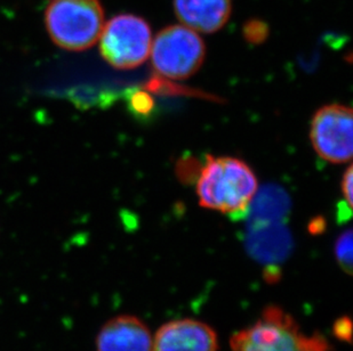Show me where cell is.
I'll return each mask as SVG.
<instances>
[{
  "label": "cell",
  "instance_id": "cell-11",
  "mask_svg": "<svg viewBox=\"0 0 353 351\" xmlns=\"http://www.w3.org/2000/svg\"><path fill=\"white\" fill-rule=\"evenodd\" d=\"M252 225L278 222L290 210V199L286 193L274 187H265L254 196L252 202Z\"/></svg>",
  "mask_w": 353,
  "mask_h": 351
},
{
  "label": "cell",
  "instance_id": "cell-8",
  "mask_svg": "<svg viewBox=\"0 0 353 351\" xmlns=\"http://www.w3.org/2000/svg\"><path fill=\"white\" fill-rule=\"evenodd\" d=\"M152 337L140 318L119 315L111 318L100 328L97 337V351H151Z\"/></svg>",
  "mask_w": 353,
  "mask_h": 351
},
{
  "label": "cell",
  "instance_id": "cell-16",
  "mask_svg": "<svg viewBox=\"0 0 353 351\" xmlns=\"http://www.w3.org/2000/svg\"><path fill=\"white\" fill-rule=\"evenodd\" d=\"M334 333L340 340L350 341L351 339V321L349 318H341L335 323Z\"/></svg>",
  "mask_w": 353,
  "mask_h": 351
},
{
  "label": "cell",
  "instance_id": "cell-2",
  "mask_svg": "<svg viewBox=\"0 0 353 351\" xmlns=\"http://www.w3.org/2000/svg\"><path fill=\"white\" fill-rule=\"evenodd\" d=\"M232 351H330L319 333L307 335L290 314L276 306L264 309L253 325L231 338Z\"/></svg>",
  "mask_w": 353,
  "mask_h": 351
},
{
  "label": "cell",
  "instance_id": "cell-15",
  "mask_svg": "<svg viewBox=\"0 0 353 351\" xmlns=\"http://www.w3.org/2000/svg\"><path fill=\"white\" fill-rule=\"evenodd\" d=\"M353 168L352 166L347 168V171L344 173L343 180H342V193H343L344 199L347 206H352V193H353Z\"/></svg>",
  "mask_w": 353,
  "mask_h": 351
},
{
  "label": "cell",
  "instance_id": "cell-7",
  "mask_svg": "<svg viewBox=\"0 0 353 351\" xmlns=\"http://www.w3.org/2000/svg\"><path fill=\"white\" fill-rule=\"evenodd\" d=\"M217 335L210 325L196 319L168 321L158 330L151 351H217Z\"/></svg>",
  "mask_w": 353,
  "mask_h": 351
},
{
  "label": "cell",
  "instance_id": "cell-3",
  "mask_svg": "<svg viewBox=\"0 0 353 351\" xmlns=\"http://www.w3.org/2000/svg\"><path fill=\"white\" fill-rule=\"evenodd\" d=\"M104 23L100 0H52L45 12L50 39L69 52H83L97 45Z\"/></svg>",
  "mask_w": 353,
  "mask_h": 351
},
{
  "label": "cell",
  "instance_id": "cell-14",
  "mask_svg": "<svg viewBox=\"0 0 353 351\" xmlns=\"http://www.w3.org/2000/svg\"><path fill=\"white\" fill-rule=\"evenodd\" d=\"M130 105L135 112L145 114V113L150 112L154 103L148 94L143 93V92H137L130 97Z\"/></svg>",
  "mask_w": 353,
  "mask_h": 351
},
{
  "label": "cell",
  "instance_id": "cell-6",
  "mask_svg": "<svg viewBox=\"0 0 353 351\" xmlns=\"http://www.w3.org/2000/svg\"><path fill=\"white\" fill-rule=\"evenodd\" d=\"M310 138L316 154L330 163L342 164L352 159V109L342 104L325 105L314 113Z\"/></svg>",
  "mask_w": 353,
  "mask_h": 351
},
{
  "label": "cell",
  "instance_id": "cell-12",
  "mask_svg": "<svg viewBox=\"0 0 353 351\" xmlns=\"http://www.w3.org/2000/svg\"><path fill=\"white\" fill-rule=\"evenodd\" d=\"M335 257L347 275L352 274V231L342 233L335 243Z\"/></svg>",
  "mask_w": 353,
  "mask_h": 351
},
{
  "label": "cell",
  "instance_id": "cell-13",
  "mask_svg": "<svg viewBox=\"0 0 353 351\" xmlns=\"http://www.w3.org/2000/svg\"><path fill=\"white\" fill-rule=\"evenodd\" d=\"M268 36V28L262 22H250L245 27V36L252 43H260Z\"/></svg>",
  "mask_w": 353,
  "mask_h": 351
},
{
  "label": "cell",
  "instance_id": "cell-4",
  "mask_svg": "<svg viewBox=\"0 0 353 351\" xmlns=\"http://www.w3.org/2000/svg\"><path fill=\"white\" fill-rule=\"evenodd\" d=\"M152 39L147 21L133 14H120L104 23L97 43L101 55L111 67L133 70L150 56Z\"/></svg>",
  "mask_w": 353,
  "mask_h": 351
},
{
  "label": "cell",
  "instance_id": "cell-10",
  "mask_svg": "<svg viewBox=\"0 0 353 351\" xmlns=\"http://www.w3.org/2000/svg\"><path fill=\"white\" fill-rule=\"evenodd\" d=\"M250 237V248L261 258H279L288 251L290 235L283 226L276 222L253 225Z\"/></svg>",
  "mask_w": 353,
  "mask_h": 351
},
{
  "label": "cell",
  "instance_id": "cell-5",
  "mask_svg": "<svg viewBox=\"0 0 353 351\" xmlns=\"http://www.w3.org/2000/svg\"><path fill=\"white\" fill-rule=\"evenodd\" d=\"M150 56L154 69L160 76L188 79L203 67L206 46L199 32L177 24L165 28L154 36Z\"/></svg>",
  "mask_w": 353,
  "mask_h": 351
},
{
  "label": "cell",
  "instance_id": "cell-9",
  "mask_svg": "<svg viewBox=\"0 0 353 351\" xmlns=\"http://www.w3.org/2000/svg\"><path fill=\"white\" fill-rule=\"evenodd\" d=\"M177 19L185 27L201 34H214L228 23L231 0H174Z\"/></svg>",
  "mask_w": 353,
  "mask_h": 351
},
{
  "label": "cell",
  "instance_id": "cell-1",
  "mask_svg": "<svg viewBox=\"0 0 353 351\" xmlns=\"http://www.w3.org/2000/svg\"><path fill=\"white\" fill-rule=\"evenodd\" d=\"M259 182L246 162L230 156H207L196 182L200 206L231 217L250 210Z\"/></svg>",
  "mask_w": 353,
  "mask_h": 351
}]
</instances>
